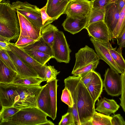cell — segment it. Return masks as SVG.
I'll return each mask as SVG.
<instances>
[{"label": "cell", "instance_id": "18", "mask_svg": "<svg viewBox=\"0 0 125 125\" xmlns=\"http://www.w3.org/2000/svg\"><path fill=\"white\" fill-rule=\"evenodd\" d=\"M65 87L70 92L74 102L72 108H70L74 117L75 125H81L77 110V95L74 76H70L64 80Z\"/></svg>", "mask_w": 125, "mask_h": 125}, {"label": "cell", "instance_id": "34", "mask_svg": "<svg viewBox=\"0 0 125 125\" xmlns=\"http://www.w3.org/2000/svg\"><path fill=\"white\" fill-rule=\"evenodd\" d=\"M0 60L8 67L17 73L14 63L7 51L0 49Z\"/></svg>", "mask_w": 125, "mask_h": 125}, {"label": "cell", "instance_id": "45", "mask_svg": "<svg viewBox=\"0 0 125 125\" xmlns=\"http://www.w3.org/2000/svg\"><path fill=\"white\" fill-rule=\"evenodd\" d=\"M116 39L119 48L125 47V30L120 36L117 37Z\"/></svg>", "mask_w": 125, "mask_h": 125}, {"label": "cell", "instance_id": "23", "mask_svg": "<svg viewBox=\"0 0 125 125\" xmlns=\"http://www.w3.org/2000/svg\"><path fill=\"white\" fill-rule=\"evenodd\" d=\"M23 50H33L42 52L54 58L52 47L41 37L32 43L21 48Z\"/></svg>", "mask_w": 125, "mask_h": 125}, {"label": "cell", "instance_id": "49", "mask_svg": "<svg viewBox=\"0 0 125 125\" xmlns=\"http://www.w3.org/2000/svg\"><path fill=\"white\" fill-rule=\"evenodd\" d=\"M117 0H110V1L109 2V3H112V2H115Z\"/></svg>", "mask_w": 125, "mask_h": 125}, {"label": "cell", "instance_id": "15", "mask_svg": "<svg viewBox=\"0 0 125 125\" xmlns=\"http://www.w3.org/2000/svg\"><path fill=\"white\" fill-rule=\"evenodd\" d=\"M89 16L79 18L67 16L62 25L65 31L74 34L85 28L88 23Z\"/></svg>", "mask_w": 125, "mask_h": 125}, {"label": "cell", "instance_id": "14", "mask_svg": "<svg viewBox=\"0 0 125 125\" xmlns=\"http://www.w3.org/2000/svg\"><path fill=\"white\" fill-rule=\"evenodd\" d=\"M120 12L117 5L115 2L109 3L105 8L104 21L112 35L118 21Z\"/></svg>", "mask_w": 125, "mask_h": 125}, {"label": "cell", "instance_id": "25", "mask_svg": "<svg viewBox=\"0 0 125 125\" xmlns=\"http://www.w3.org/2000/svg\"><path fill=\"white\" fill-rule=\"evenodd\" d=\"M112 116L95 111L90 120L85 125H112Z\"/></svg>", "mask_w": 125, "mask_h": 125}, {"label": "cell", "instance_id": "4", "mask_svg": "<svg viewBox=\"0 0 125 125\" xmlns=\"http://www.w3.org/2000/svg\"><path fill=\"white\" fill-rule=\"evenodd\" d=\"M75 62L72 74L83 76L91 71H94L100 59L94 51L87 45L81 48L75 54Z\"/></svg>", "mask_w": 125, "mask_h": 125}, {"label": "cell", "instance_id": "7", "mask_svg": "<svg viewBox=\"0 0 125 125\" xmlns=\"http://www.w3.org/2000/svg\"><path fill=\"white\" fill-rule=\"evenodd\" d=\"M54 58L60 62H69L71 52L63 32L57 28L55 31L54 37L52 46Z\"/></svg>", "mask_w": 125, "mask_h": 125}, {"label": "cell", "instance_id": "42", "mask_svg": "<svg viewBox=\"0 0 125 125\" xmlns=\"http://www.w3.org/2000/svg\"><path fill=\"white\" fill-rule=\"evenodd\" d=\"M19 20L21 32L20 36H28L26 30V25L23 18V15L18 12H16Z\"/></svg>", "mask_w": 125, "mask_h": 125}, {"label": "cell", "instance_id": "32", "mask_svg": "<svg viewBox=\"0 0 125 125\" xmlns=\"http://www.w3.org/2000/svg\"><path fill=\"white\" fill-rule=\"evenodd\" d=\"M104 14L105 9L95 8L92 7L86 26L93 23L104 21Z\"/></svg>", "mask_w": 125, "mask_h": 125}, {"label": "cell", "instance_id": "19", "mask_svg": "<svg viewBox=\"0 0 125 125\" xmlns=\"http://www.w3.org/2000/svg\"><path fill=\"white\" fill-rule=\"evenodd\" d=\"M42 87L37 99V107L51 117L50 100L48 83Z\"/></svg>", "mask_w": 125, "mask_h": 125}, {"label": "cell", "instance_id": "44", "mask_svg": "<svg viewBox=\"0 0 125 125\" xmlns=\"http://www.w3.org/2000/svg\"><path fill=\"white\" fill-rule=\"evenodd\" d=\"M111 116L112 125H125V121L120 114H114Z\"/></svg>", "mask_w": 125, "mask_h": 125}, {"label": "cell", "instance_id": "21", "mask_svg": "<svg viewBox=\"0 0 125 125\" xmlns=\"http://www.w3.org/2000/svg\"><path fill=\"white\" fill-rule=\"evenodd\" d=\"M103 86V82L100 75L98 73L86 87L94 104L102 93Z\"/></svg>", "mask_w": 125, "mask_h": 125}, {"label": "cell", "instance_id": "6", "mask_svg": "<svg viewBox=\"0 0 125 125\" xmlns=\"http://www.w3.org/2000/svg\"><path fill=\"white\" fill-rule=\"evenodd\" d=\"M12 4L16 12L24 16L34 26L41 29L44 27L40 9L36 5L19 0L13 2Z\"/></svg>", "mask_w": 125, "mask_h": 125}, {"label": "cell", "instance_id": "40", "mask_svg": "<svg viewBox=\"0 0 125 125\" xmlns=\"http://www.w3.org/2000/svg\"><path fill=\"white\" fill-rule=\"evenodd\" d=\"M46 5H45L40 9V11L42 21V24L44 27L49 24H51L54 21L50 17L46 12Z\"/></svg>", "mask_w": 125, "mask_h": 125}, {"label": "cell", "instance_id": "17", "mask_svg": "<svg viewBox=\"0 0 125 125\" xmlns=\"http://www.w3.org/2000/svg\"><path fill=\"white\" fill-rule=\"evenodd\" d=\"M70 0H47L46 11L54 21L64 14Z\"/></svg>", "mask_w": 125, "mask_h": 125}, {"label": "cell", "instance_id": "35", "mask_svg": "<svg viewBox=\"0 0 125 125\" xmlns=\"http://www.w3.org/2000/svg\"><path fill=\"white\" fill-rule=\"evenodd\" d=\"M60 73L54 67V66L45 65L44 75L47 83L50 81L56 79L57 76Z\"/></svg>", "mask_w": 125, "mask_h": 125}, {"label": "cell", "instance_id": "38", "mask_svg": "<svg viewBox=\"0 0 125 125\" xmlns=\"http://www.w3.org/2000/svg\"><path fill=\"white\" fill-rule=\"evenodd\" d=\"M36 41L28 36H19L17 41L15 44L17 47L21 48L32 43Z\"/></svg>", "mask_w": 125, "mask_h": 125}, {"label": "cell", "instance_id": "3", "mask_svg": "<svg viewBox=\"0 0 125 125\" xmlns=\"http://www.w3.org/2000/svg\"><path fill=\"white\" fill-rule=\"evenodd\" d=\"M48 115L37 107H30L20 109L0 125H38L48 120Z\"/></svg>", "mask_w": 125, "mask_h": 125}, {"label": "cell", "instance_id": "13", "mask_svg": "<svg viewBox=\"0 0 125 125\" xmlns=\"http://www.w3.org/2000/svg\"><path fill=\"white\" fill-rule=\"evenodd\" d=\"M20 87L19 85L12 83H0V103L1 107L13 106Z\"/></svg>", "mask_w": 125, "mask_h": 125}, {"label": "cell", "instance_id": "24", "mask_svg": "<svg viewBox=\"0 0 125 125\" xmlns=\"http://www.w3.org/2000/svg\"><path fill=\"white\" fill-rule=\"evenodd\" d=\"M18 75L17 73L9 68L0 61V83H11Z\"/></svg>", "mask_w": 125, "mask_h": 125}, {"label": "cell", "instance_id": "31", "mask_svg": "<svg viewBox=\"0 0 125 125\" xmlns=\"http://www.w3.org/2000/svg\"><path fill=\"white\" fill-rule=\"evenodd\" d=\"M125 30V5L120 11L119 20L112 34L113 38L120 36Z\"/></svg>", "mask_w": 125, "mask_h": 125}, {"label": "cell", "instance_id": "33", "mask_svg": "<svg viewBox=\"0 0 125 125\" xmlns=\"http://www.w3.org/2000/svg\"><path fill=\"white\" fill-rule=\"evenodd\" d=\"M0 112V123L7 120L8 118L15 114L20 109L12 106L9 107H1Z\"/></svg>", "mask_w": 125, "mask_h": 125}, {"label": "cell", "instance_id": "43", "mask_svg": "<svg viewBox=\"0 0 125 125\" xmlns=\"http://www.w3.org/2000/svg\"><path fill=\"white\" fill-rule=\"evenodd\" d=\"M110 0H94L92 2V7L95 8L105 9Z\"/></svg>", "mask_w": 125, "mask_h": 125}, {"label": "cell", "instance_id": "12", "mask_svg": "<svg viewBox=\"0 0 125 125\" xmlns=\"http://www.w3.org/2000/svg\"><path fill=\"white\" fill-rule=\"evenodd\" d=\"M90 36L103 42L111 41L112 38V34L104 21L91 23L85 28Z\"/></svg>", "mask_w": 125, "mask_h": 125}, {"label": "cell", "instance_id": "20", "mask_svg": "<svg viewBox=\"0 0 125 125\" xmlns=\"http://www.w3.org/2000/svg\"><path fill=\"white\" fill-rule=\"evenodd\" d=\"M97 100L95 110L105 115L114 114L120 108V106L114 100L104 97Z\"/></svg>", "mask_w": 125, "mask_h": 125}, {"label": "cell", "instance_id": "37", "mask_svg": "<svg viewBox=\"0 0 125 125\" xmlns=\"http://www.w3.org/2000/svg\"><path fill=\"white\" fill-rule=\"evenodd\" d=\"M59 125H75L73 117L70 107L67 112L62 116Z\"/></svg>", "mask_w": 125, "mask_h": 125}, {"label": "cell", "instance_id": "9", "mask_svg": "<svg viewBox=\"0 0 125 125\" xmlns=\"http://www.w3.org/2000/svg\"><path fill=\"white\" fill-rule=\"evenodd\" d=\"M119 74L110 68L106 70L104 74V89L108 95L112 96H118L121 94L122 80Z\"/></svg>", "mask_w": 125, "mask_h": 125}, {"label": "cell", "instance_id": "41", "mask_svg": "<svg viewBox=\"0 0 125 125\" xmlns=\"http://www.w3.org/2000/svg\"><path fill=\"white\" fill-rule=\"evenodd\" d=\"M122 80V89L121 97L119 98L120 105L125 113V70L121 74Z\"/></svg>", "mask_w": 125, "mask_h": 125}, {"label": "cell", "instance_id": "22", "mask_svg": "<svg viewBox=\"0 0 125 125\" xmlns=\"http://www.w3.org/2000/svg\"><path fill=\"white\" fill-rule=\"evenodd\" d=\"M58 80H52L48 83L49 89L51 109V117L54 120L56 117L57 107V90Z\"/></svg>", "mask_w": 125, "mask_h": 125}, {"label": "cell", "instance_id": "46", "mask_svg": "<svg viewBox=\"0 0 125 125\" xmlns=\"http://www.w3.org/2000/svg\"><path fill=\"white\" fill-rule=\"evenodd\" d=\"M10 42L5 41H0V49L6 50L7 51H11L9 46V44Z\"/></svg>", "mask_w": 125, "mask_h": 125}, {"label": "cell", "instance_id": "30", "mask_svg": "<svg viewBox=\"0 0 125 125\" xmlns=\"http://www.w3.org/2000/svg\"><path fill=\"white\" fill-rule=\"evenodd\" d=\"M24 51L34 59L43 65H46V63L52 58L49 55L42 52L33 50Z\"/></svg>", "mask_w": 125, "mask_h": 125}, {"label": "cell", "instance_id": "47", "mask_svg": "<svg viewBox=\"0 0 125 125\" xmlns=\"http://www.w3.org/2000/svg\"><path fill=\"white\" fill-rule=\"evenodd\" d=\"M115 2L117 5L118 8L120 12L125 5V0H117Z\"/></svg>", "mask_w": 125, "mask_h": 125}, {"label": "cell", "instance_id": "39", "mask_svg": "<svg viewBox=\"0 0 125 125\" xmlns=\"http://www.w3.org/2000/svg\"><path fill=\"white\" fill-rule=\"evenodd\" d=\"M98 73L94 71H91L81 77V80L87 87L93 81Z\"/></svg>", "mask_w": 125, "mask_h": 125}, {"label": "cell", "instance_id": "10", "mask_svg": "<svg viewBox=\"0 0 125 125\" xmlns=\"http://www.w3.org/2000/svg\"><path fill=\"white\" fill-rule=\"evenodd\" d=\"M92 2L88 0L69 1L64 14L67 16L79 18L85 17L90 15Z\"/></svg>", "mask_w": 125, "mask_h": 125}, {"label": "cell", "instance_id": "2", "mask_svg": "<svg viewBox=\"0 0 125 125\" xmlns=\"http://www.w3.org/2000/svg\"><path fill=\"white\" fill-rule=\"evenodd\" d=\"M74 76L77 110L81 125L90 121L95 111V104L80 76Z\"/></svg>", "mask_w": 125, "mask_h": 125}, {"label": "cell", "instance_id": "50", "mask_svg": "<svg viewBox=\"0 0 125 125\" xmlns=\"http://www.w3.org/2000/svg\"><path fill=\"white\" fill-rule=\"evenodd\" d=\"M92 2H93L94 0H90Z\"/></svg>", "mask_w": 125, "mask_h": 125}, {"label": "cell", "instance_id": "27", "mask_svg": "<svg viewBox=\"0 0 125 125\" xmlns=\"http://www.w3.org/2000/svg\"><path fill=\"white\" fill-rule=\"evenodd\" d=\"M46 81L38 77L21 78L17 75L11 83L14 84L28 86L40 85L42 82Z\"/></svg>", "mask_w": 125, "mask_h": 125}, {"label": "cell", "instance_id": "8", "mask_svg": "<svg viewBox=\"0 0 125 125\" xmlns=\"http://www.w3.org/2000/svg\"><path fill=\"white\" fill-rule=\"evenodd\" d=\"M90 40L94 48L95 51L100 59L102 60L115 72L121 74L124 71L118 66L112 57L109 49L112 46L109 42H106L100 41L91 37Z\"/></svg>", "mask_w": 125, "mask_h": 125}, {"label": "cell", "instance_id": "11", "mask_svg": "<svg viewBox=\"0 0 125 125\" xmlns=\"http://www.w3.org/2000/svg\"><path fill=\"white\" fill-rule=\"evenodd\" d=\"M9 46L11 51L15 54L29 67L34 71L39 77L46 81L44 75L46 64L43 65L38 62L24 50L17 47L15 43L10 42L9 43Z\"/></svg>", "mask_w": 125, "mask_h": 125}, {"label": "cell", "instance_id": "5", "mask_svg": "<svg viewBox=\"0 0 125 125\" xmlns=\"http://www.w3.org/2000/svg\"><path fill=\"white\" fill-rule=\"evenodd\" d=\"M19 85L20 86L19 94L13 106L19 109L30 107H37V99L42 87L40 85Z\"/></svg>", "mask_w": 125, "mask_h": 125}, {"label": "cell", "instance_id": "51", "mask_svg": "<svg viewBox=\"0 0 125 125\" xmlns=\"http://www.w3.org/2000/svg\"><path fill=\"white\" fill-rule=\"evenodd\" d=\"M4 0H0V2Z\"/></svg>", "mask_w": 125, "mask_h": 125}, {"label": "cell", "instance_id": "52", "mask_svg": "<svg viewBox=\"0 0 125 125\" xmlns=\"http://www.w3.org/2000/svg\"><path fill=\"white\" fill-rule=\"evenodd\" d=\"M70 0V1H71V0Z\"/></svg>", "mask_w": 125, "mask_h": 125}, {"label": "cell", "instance_id": "28", "mask_svg": "<svg viewBox=\"0 0 125 125\" xmlns=\"http://www.w3.org/2000/svg\"><path fill=\"white\" fill-rule=\"evenodd\" d=\"M116 49L113 48L112 46L109 49V51L116 63L124 71L125 70V60L122 55V48H119L116 51Z\"/></svg>", "mask_w": 125, "mask_h": 125}, {"label": "cell", "instance_id": "29", "mask_svg": "<svg viewBox=\"0 0 125 125\" xmlns=\"http://www.w3.org/2000/svg\"><path fill=\"white\" fill-rule=\"evenodd\" d=\"M23 18L26 25L28 36L34 40H37L40 39L41 29L33 25L23 15Z\"/></svg>", "mask_w": 125, "mask_h": 125}, {"label": "cell", "instance_id": "1", "mask_svg": "<svg viewBox=\"0 0 125 125\" xmlns=\"http://www.w3.org/2000/svg\"><path fill=\"white\" fill-rule=\"evenodd\" d=\"M16 12L9 0L0 2V36L10 40L18 38L20 35V22Z\"/></svg>", "mask_w": 125, "mask_h": 125}, {"label": "cell", "instance_id": "36", "mask_svg": "<svg viewBox=\"0 0 125 125\" xmlns=\"http://www.w3.org/2000/svg\"><path fill=\"white\" fill-rule=\"evenodd\" d=\"M61 99L62 101L66 104L68 107H73L74 104L72 96L70 91L65 87L62 91Z\"/></svg>", "mask_w": 125, "mask_h": 125}, {"label": "cell", "instance_id": "16", "mask_svg": "<svg viewBox=\"0 0 125 125\" xmlns=\"http://www.w3.org/2000/svg\"><path fill=\"white\" fill-rule=\"evenodd\" d=\"M7 52L14 63L18 75L20 78L39 77L34 71L25 63L15 54L11 51Z\"/></svg>", "mask_w": 125, "mask_h": 125}, {"label": "cell", "instance_id": "26", "mask_svg": "<svg viewBox=\"0 0 125 125\" xmlns=\"http://www.w3.org/2000/svg\"><path fill=\"white\" fill-rule=\"evenodd\" d=\"M57 28L50 24L41 30V37L52 47L54 40L55 31Z\"/></svg>", "mask_w": 125, "mask_h": 125}, {"label": "cell", "instance_id": "48", "mask_svg": "<svg viewBox=\"0 0 125 125\" xmlns=\"http://www.w3.org/2000/svg\"><path fill=\"white\" fill-rule=\"evenodd\" d=\"M43 125H54V124L50 120H48L44 123Z\"/></svg>", "mask_w": 125, "mask_h": 125}]
</instances>
